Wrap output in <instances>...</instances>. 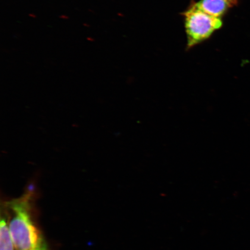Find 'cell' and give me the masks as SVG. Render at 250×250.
Returning <instances> with one entry per match:
<instances>
[{"label":"cell","mask_w":250,"mask_h":250,"mask_svg":"<svg viewBox=\"0 0 250 250\" xmlns=\"http://www.w3.org/2000/svg\"><path fill=\"white\" fill-rule=\"evenodd\" d=\"M34 186L26 193L6 203L9 230L16 250H49L42 232L33 220L32 197Z\"/></svg>","instance_id":"6da1fadb"},{"label":"cell","mask_w":250,"mask_h":250,"mask_svg":"<svg viewBox=\"0 0 250 250\" xmlns=\"http://www.w3.org/2000/svg\"><path fill=\"white\" fill-rule=\"evenodd\" d=\"M0 250H16L5 214L0 222Z\"/></svg>","instance_id":"277c9868"},{"label":"cell","mask_w":250,"mask_h":250,"mask_svg":"<svg viewBox=\"0 0 250 250\" xmlns=\"http://www.w3.org/2000/svg\"><path fill=\"white\" fill-rule=\"evenodd\" d=\"M61 19H62V20H67L68 19H69V17H68L66 15H61L60 17H59Z\"/></svg>","instance_id":"5b68a950"},{"label":"cell","mask_w":250,"mask_h":250,"mask_svg":"<svg viewBox=\"0 0 250 250\" xmlns=\"http://www.w3.org/2000/svg\"><path fill=\"white\" fill-rule=\"evenodd\" d=\"M83 26H86L87 27H90V25L88 24H87V23H83Z\"/></svg>","instance_id":"ba28073f"},{"label":"cell","mask_w":250,"mask_h":250,"mask_svg":"<svg viewBox=\"0 0 250 250\" xmlns=\"http://www.w3.org/2000/svg\"><path fill=\"white\" fill-rule=\"evenodd\" d=\"M187 39V49H190L210 39L215 31L223 26L221 18L205 13L192 3L187 10L181 14Z\"/></svg>","instance_id":"7a4b0ae2"},{"label":"cell","mask_w":250,"mask_h":250,"mask_svg":"<svg viewBox=\"0 0 250 250\" xmlns=\"http://www.w3.org/2000/svg\"><path fill=\"white\" fill-rule=\"evenodd\" d=\"M240 0H200L197 7L212 17L221 18L230 9L239 4Z\"/></svg>","instance_id":"3957f363"},{"label":"cell","mask_w":250,"mask_h":250,"mask_svg":"<svg viewBox=\"0 0 250 250\" xmlns=\"http://www.w3.org/2000/svg\"><path fill=\"white\" fill-rule=\"evenodd\" d=\"M30 17L33 18H36L37 17V16L35 14H30L29 15Z\"/></svg>","instance_id":"52a82bcc"},{"label":"cell","mask_w":250,"mask_h":250,"mask_svg":"<svg viewBox=\"0 0 250 250\" xmlns=\"http://www.w3.org/2000/svg\"><path fill=\"white\" fill-rule=\"evenodd\" d=\"M87 40H88L89 42H95V40L93 38V37H87Z\"/></svg>","instance_id":"8992f818"}]
</instances>
